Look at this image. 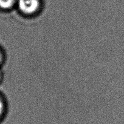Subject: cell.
Returning a JSON list of instances; mask_svg holds the SVG:
<instances>
[{
	"instance_id": "obj_1",
	"label": "cell",
	"mask_w": 124,
	"mask_h": 124,
	"mask_svg": "<svg viewBox=\"0 0 124 124\" xmlns=\"http://www.w3.org/2000/svg\"><path fill=\"white\" fill-rule=\"evenodd\" d=\"M43 6L42 0H18L16 8L23 15L32 17L41 12Z\"/></svg>"
},
{
	"instance_id": "obj_2",
	"label": "cell",
	"mask_w": 124,
	"mask_h": 124,
	"mask_svg": "<svg viewBox=\"0 0 124 124\" xmlns=\"http://www.w3.org/2000/svg\"><path fill=\"white\" fill-rule=\"evenodd\" d=\"M18 0H0V9L3 11L13 10L17 7Z\"/></svg>"
},
{
	"instance_id": "obj_3",
	"label": "cell",
	"mask_w": 124,
	"mask_h": 124,
	"mask_svg": "<svg viewBox=\"0 0 124 124\" xmlns=\"http://www.w3.org/2000/svg\"><path fill=\"white\" fill-rule=\"evenodd\" d=\"M7 113V104L2 95L0 94V120L2 119Z\"/></svg>"
},
{
	"instance_id": "obj_4",
	"label": "cell",
	"mask_w": 124,
	"mask_h": 124,
	"mask_svg": "<svg viewBox=\"0 0 124 124\" xmlns=\"http://www.w3.org/2000/svg\"><path fill=\"white\" fill-rule=\"evenodd\" d=\"M5 61L4 52L1 48H0V65L4 64Z\"/></svg>"
},
{
	"instance_id": "obj_5",
	"label": "cell",
	"mask_w": 124,
	"mask_h": 124,
	"mask_svg": "<svg viewBox=\"0 0 124 124\" xmlns=\"http://www.w3.org/2000/svg\"><path fill=\"white\" fill-rule=\"evenodd\" d=\"M2 79H3V73H2V71L0 70V84H1V83L2 82Z\"/></svg>"
}]
</instances>
